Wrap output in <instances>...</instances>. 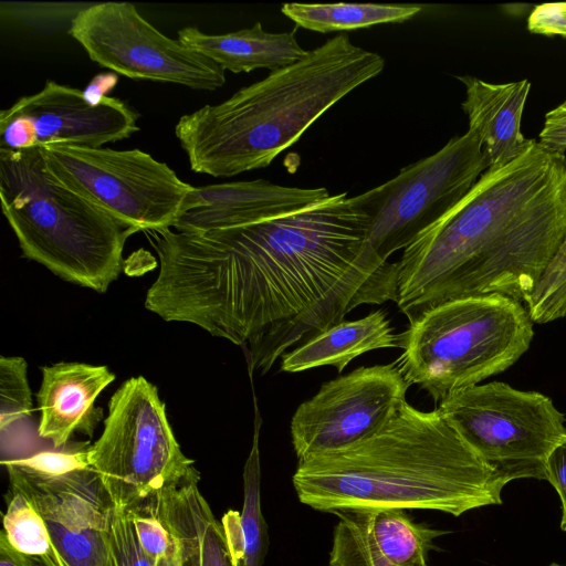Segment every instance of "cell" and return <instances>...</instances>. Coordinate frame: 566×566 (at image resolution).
I'll return each instance as SVG.
<instances>
[{
	"label": "cell",
	"mask_w": 566,
	"mask_h": 566,
	"mask_svg": "<svg viewBox=\"0 0 566 566\" xmlns=\"http://www.w3.org/2000/svg\"><path fill=\"white\" fill-rule=\"evenodd\" d=\"M369 228L343 192L253 223L145 231L159 259L145 307L241 346L265 374L355 307L395 302L396 262L374 252Z\"/></svg>",
	"instance_id": "6da1fadb"
},
{
	"label": "cell",
	"mask_w": 566,
	"mask_h": 566,
	"mask_svg": "<svg viewBox=\"0 0 566 566\" xmlns=\"http://www.w3.org/2000/svg\"><path fill=\"white\" fill-rule=\"evenodd\" d=\"M566 234V156L534 139L488 169L469 193L409 244L396 300L409 323L442 303L503 295L526 303Z\"/></svg>",
	"instance_id": "7a4b0ae2"
},
{
	"label": "cell",
	"mask_w": 566,
	"mask_h": 566,
	"mask_svg": "<svg viewBox=\"0 0 566 566\" xmlns=\"http://www.w3.org/2000/svg\"><path fill=\"white\" fill-rule=\"evenodd\" d=\"M301 503L335 513L432 510L460 516L502 504L501 480L438 409L407 401L377 433L352 447L298 461Z\"/></svg>",
	"instance_id": "3957f363"
},
{
	"label": "cell",
	"mask_w": 566,
	"mask_h": 566,
	"mask_svg": "<svg viewBox=\"0 0 566 566\" xmlns=\"http://www.w3.org/2000/svg\"><path fill=\"white\" fill-rule=\"evenodd\" d=\"M384 67L382 56L342 32L224 102L182 115L175 135L195 172L232 177L264 168Z\"/></svg>",
	"instance_id": "277c9868"
},
{
	"label": "cell",
	"mask_w": 566,
	"mask_h": 566,
	"mask_svg": "<svg viewBox=\"0 0 566 566\" xmlns=\"http://www.w3.org/2000/svg\"><path fill=\"white\" fill-rule=\"evenodd\" d=\"M0 201L25 258L99 293L119 276L136 230L54 180L41 147L0 148Z\"/></svg>",
	"instance_id": "5b68a950"
},
{
	"label": "cell",
	"mask_w": 566,
	"mask_h": 566,
	"mask_svg": "<svg viewBox=\"0 0 566 566\" xmlns=\"http://www.w3.org/2000/svg\"><path fill=\"white\" fill-rule=\"evenodd\" d=\"M533 337L525 304L497 294L458 298L409 323L395 364L409 386L440 402L510 368Z\"/></svg>",
	"instance_id": "8992f818"
},
{
	"label": "cell",
	"mask_w": 566,
	"mask_h": 566,
	"mask_svg": "<svg viewBox=\"0 0 566 566\" xmlns=\"http://www.w3.org/2000/svg\"><path fill=\"white\" fill-rule=\"evenodd\" d=\"M86 444L2 461L10 491L42 516L50 549L45 566H117L111 533L113 503L88 464Z\"/></svg>",
	"instance_id": "52a82bcc"
},
{
	"label": "cell",
	"mask_w": 566,
	"mask_h": 566,
	"mask_svg": "<svg viewBox=\"0 0 566 566\" xmlns=\"http://www.w3.org/2000/svg\"><path fill=\"white\" fill-rule=\"evenodd\" d=\"M437 409L506 483L546 480L548 455L566 437V418L549 397L502 381L457 390Z\"/></svg>",
	"instance_id": "ba28073f"
},
{
	"label": "cell",
	"mask_w": 566,
	"mask_h": 566,
	"mask_svg": "<svg viewBox=\"0 0 566 566\" xmlns=\"http://www.w3.org/2000/svg\"><path fill=\"white\" fill-rule=\"evenodd\" d=\"M112 503L128 509L195 468L172 432L157 387L143 376L120 385L108 403L101 437L87 448Z\"/></svg>",
	"instance_id": "9c48e42d"
},
{
	"label": "cell",
	"mask_w": 566,
	"mask_h": 566,
	"mask_svg": "<svg viewBox=\"0 0 566 566\" xmlns=\"http://www.w3.org/2000/svg\"><path fill=\"white\" fill-rule=\"evenodd\" d=\"M41 151L54 180L136 231L171 228L195 188L140 149L53 144Z\"/></svg>",
	"instance_id": "30bf717a"
},
{
	"label": "cell",
	"mask_w": 566,
	"mask_h": 566,
	"mask_svg": "<svg viewBox=\"0 0 566 566\" xmlns=\"http://www.w3.org/2000/svg\"><path fill=\"white\" fill-rule=\"evenodd\" d=\"M488 169L479 137L468 130L387 182L352 197L369 218L374 252L388 261L394 252L405 250L457 206Z\"/></svg>",
	"instance_id": "8fae6325"
},
{
	"label": "cell",
	"mask_w": 566,
	"mask_h": 566,
	"mask_svg": "<svg viewBox=\"0 0 566 566\" xmlns=\"http://www.w3.org/2000/svg\"><path fill=\"white\" fill-rule=\"evenodd\" d=\"M70 35L98 65L134 80L214 91L224 70L203 54L174 40L145 20L128 2H101L71 19Z\"/></svg>",
	"instance_id": "7c38bea8"
},
{
	"label": "cell",
	"mask_w": 566,
	"mask_h": 566,
	"mask_svg": "<svg viewBox=\"0 0 566 566\" xmlns=\"http://www.w3.org/2000/svg\"><path fill=\"white\" fill-rule=\"evenodd\" d=\"M409 384L395 363L359 367L324 382L291 421L298 461L335 452L370 438L407 401Z\"/></svg>",
	"instance_id": "4fadbf2b"
},
{
	"label": "cell",
	"mask_w": 566,
	"mask_h": 566,
	"mask_svg": "<svg viewBox=\"0 0 566 566\" xmlns=\"http://www.w3.org/2000/svg\"><path fill=\"white\" fill-rule=\"evenodd\" d=\"M139 115L118 98L90 102L77 88L46 81L0 113V148L53 144L102 147L128 138L139 128Z\"/></svg>",
	"instance_id": "5bb4252c"
},
{
	"label": "cell",
	"mask_w": 566,
	"mask_h": 566,
	"mask_svg": "<svg viewBox=\"0 0 566 566\" xmlns=\"http://www.w3.org/2000/svg\"><path fill=\"white\" fill-rule=\"evenodd\" d=\"M193 469L144 501L174 538L180 566H243L240 513L228 511L218 521L201 494Z\"/></svg>",
	"instance_id": "9a60e30c"
},
{
	"label": "cell",
	"mask_w": 566,
	"mask_h": 566,
	"mask_svg": "<svg viewBox=\"0 0 566 566\" xmlns=\"http://www.w3.org/2000/svg\"><path fill=\"white\" fill-rule=\"evenodd\" d=\"M325 188H298L264 179L195 187L171 229L196 232L292 213L329 197Z\"/></svg>",
	"instance_id": "2e32d148"
},
{
	"label": "cell",
	"mask_w": 566,
	"mask_h": 566,
	"mask_svg": "<svg viewBox=\"0 0 566 566\" xmlns=\"http://www.w3.org/2000/svg\"><path fill=\"white\" fill-rule=\"evenodd\" d=\"M42 382L36 395L40 420L38 433L54 448H63L75 433L93 437L102 420L94 402L115 379L106 366L84 363H56L41 368Z\"/></svg>",
	"instance_id": "e0dca14e"
},
{
	"label": "cell",
	"mask_w": 566,
	"mask_h": 566,
	"mask_svg": "<svg viewBox=\"0 0 566 566\" xmlns=\"http://www.w3.org/2000/svg\"><path fill=\"white\" fill-rule=\"evenodd\" d=\"M458 78L465 86L461 106L469 118V130L479 137L489 169L505 166L523 155L534 140L521 132L530 81L491 84L473 76Z\"/></svg>",
	"instance_id": "ac0fdd59"
},
{
	"label": "cell",
	"mask_w": 566,
	"mask_h": 566,
	"mask_svg": "<svg viewBox=\"0 0 566 566\" xmlns=\"http://www.w3.org/2000/svg\"><path fill=\"white\" fill-rule=\"evenodd\" d=\"M178 40L232 73L276 71L296 63L307 52L293 31L266 32L260 22L224 34H207L196 27H186L178 31Z\"/></svg>",
	"instance_id": "d6986e66"
},
{
	"label": "cell",
	"mask_w": 566,
	"mask_h": 566,
	"mask_svg": "<svg viewBox=\"0 0 566 566\" xmlns=\"http://www.w3.org/2000/svg\"><path fill=\"white\" fill-rule=\"evenodd\" d=\"M390 347H399V335L387 314L378 310L359 319L342 321L286 352L281 370L297 373L332 365L342 373L357 356Z\"/></svg>",
	"instance_id": "ffe728a7"
},
{
	"label": "cell",
	"mask_w": 566,
	"mask_h": 566,
	"mask_svg": "<svg viewBox=\"0 0 566 566\" xmlns=\"http://www.w3.org/2000/svg\"><path fill=\"white\" fill-rule=\"evenodd\" d=\"M373 551L398 566L424 564L434 539L448 531L417 524L402 510H354L334 513Z\"/></svg>",
	"instance_id": "44dd1931"
},
{
	"label": "cell",
	"mask_w": 566,
	"mask_h": 566,
	"mask_svg": "<svg viewBox=\"0 0 566 566\" xmlns=\"http://www.w3.org/2000/svg\"><path fill=\"white\" fill-rule=\"evenodd\" d=\"M282 13L297 27L316 32L370 28L402 23L422 11L419 4L377 3H285Z\"/></svg>",
	"instance_id": "7402d4cb"
},
{
	"label": "cell",
	"mask_w": 566,
	"mask_h": 566,
	"mask_svg": "<svg viewBox=\"0 0 566 566\" xmlns=\"http://www.w3.org/2000/svg\"><path fill=\"white\" fill-rule=\"evenodd\" d=\"M254 411V434L243 468V506L240 513L244 544L243 566H262L269 546L268 525L261 509L259 434L262 421L255 397Z\"/></svg>",
	"instance_id": "603a6c76"
},
{
	"label": "cell",
	"mask_w": 566,
	"mask_h": 566,
	"mask_svg": "<svg viewBox=\"0 0 566 566\" xmlns=\"http://www.w3.org/2000/svg\"><path fill=\"white\" fill-rule=\"evenodd\" d=\"M525 306L533 323L566 318V234Z\"/></svg>",
	"instance_id": "cb8c5ba5"
},
{
	"label": "cell",
	"mask_w": 566,
	"mask_h": 566,
	"mask_svg": "<svg viewBox=\"0 0 566 566\" xmlns=\"http://www.w3.org/2000/svg\"><path fill=\"white\" fill-rule=\"evenodd\" d=\"M3 515L9 543L20 552L42 557L50 549V536L42 516L19 492L11 491Z\"/></svg>",
	"instance_id": "d4e9b609"
},
{
	"label": "cell",
	"mask_w": 566,
	"mask_h": 566,
	"mask_svg": "<svg viewBox=\"0 0 566 566\" xmlns=\"http://www.w3.org/2000/svg\"><path fill=\"white\" fill-rule=\"evenodd\" d=\"M22 357L0 358V429L1 436L31 418L32 400Z\"/></svg>",
	"instance_id": "484cf974"
},
{
	"label": "cell",
	"mask_w": 566,
	"mask_h": 566,
	"mask_svg": "<svg viewBox=\"0 0 566 566\" xmlns=\"http://www.w3.org/2000/svg\"><path fill=\"white\" fill-rule=\"evenodd\" d=\"M328 566H398L373 551L340 521L333 533ZM415 566H430L428 563Z\"/></svg>",
	"instance_id": "4316f807"
},
{
	"label": "cell",
	"mask_w": 566,
	"mask_h": 566,
	"mask_svg": "<svg viewBox=\"0 0 566 566\" xmlns=\"http://www.w3.org/2000/svg\"><path fill=\"white\" fill-rule=\"evenodd\" d=\"M109 522L117 566H156L158 560L144 552L126 509L113 504Z\"/></svg>",
	"instance_id": "83f0119b"
},
{
	"label": "cell",
	"mask_w": 566,
	"mask_h": 566,
	"mask_svg": "<svg viewBox=\"0 0 566 566\" xmlns=\"http://www.w3.org/2000/svg\"><path fill=\"white\" fill-rule=\"evenodd\" d=\"M126 510L144 552L155 560L167 555L174 545V538L147 503L143 500Z\"/></svg>",
	"instance_id": "f1b7e54d"
},
{
	"label": "cell",
	"mask_w": 566,
	"mask_h": 566,
	"mask_svg": "<svg viewBox=\"0 0 566 566\" xmlns=\"http://www.w3.org/2000/svg\"><path fill=\"white\" fill-rule=\"evenodd\" d=\"M527 29L542 35L566 38V2L536 6L527 19Z\"/></svg>",
	"instance_id": "f546056e"
},
{
	"label": "cell",
	"mask_w": 566,
	"mask_h": 566,
	"mask_svg": "<svg viewBox=\"0 0 566 566\" xmlns=\"http://www.w3.org/2000/svg\"><path fill=\"white\" fill-rule=\"evenodd\" d=\"M537 144L545 150L565 154L566 150V99L545 115L544 126Z\"/></svg>",
	"instance_id": "4dcf8cb0"
},
{
	"label": "cell",
	"mask_w": 566,
	"mask_h": 566,
	"mask_svg": "<svg viewBox=\"0 0 566 566\" xmlns=\"http://www.w3.org/2000/svg\"><path fill=\"white\" fill-rule=\"evenodd\" d=\"M547 481L562 502L560 528L566 532V437L553 449L546 462Z\"/></svg>",
	"instance_id": "1f68e13d"
},
{
	"label": "cell",
	"mask_w": 566,
	"mask_h": 566,
	"mask_svg": "<svg viewBox=\"0 0 566 566\" xmlns=\"http://www.w3.org/2000/svg\"><path fill=\"white\" fill-rule=\"evenodd\" d=\"M0 566H45L43 560L14 548L8 541L4 531L0 533Z\"/></svg>",
	"instance_id": "d6a6232c"
},
{
	"label": "cell",
	"mask_w": 566,
	"mask_h": 566,
	"mask_svg": "<svg viewBox=\"0 0 566 566\" xmlns=\"http://www.w3.org/2000/svg\"><path fill=\"white\" fill-rule=\"evenodd\" d=\"M116 82L117 76L113 74L96 76L86 87L84 94L90 102L97 103L103 97L107 96L106 92L109 91Z\"/></svg>",
	"instance_id": "836d02e7"
},
{
	"label": "cell",
	"mask_w": 566,
	"mask_h": 566,
	"mask_svg": "<svg viewBox=\"0 0 566 566\" xmlns=\"http://www.w3.org/2000/svg\"><path fill=\"white\" fill-rule=\"evenodd\" d=\"M156 566H180L179 553L175 541L171 549L167 555L158 559Z\"/></svg>",
	"instance_id": "e575fe53"
},
{
	"label": "cell",
	"mask_w": 566,
	"mask_h": 566,
	"mask_svg": "<svg viewBox=\"0 0 566 566\" xmlns=\"http://www.w3.org/2000/svg\"><path fill=\"white\" fill-rule=\"evenodd\" d=\"M549 566H565V565H559V564L553 563Z\"/></svg>",
	"instance_id": "d590c367"
}]
</instances>
